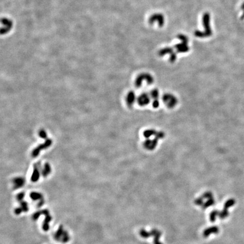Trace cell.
Masks as SVG:
<instances>
[{
	"label": "cell",
	"mask_w": 244,
	"mask_h": 244,
	"mask_svg": "<svg viewBox=\"0 0 244 244\" xmlns=\"http://www.w3.org/2000/svg\"><path fill=\"white\" fill-rule=\"evenodd\" d=\"M159 96V92L156 90H153L151 92V97L152 98H157Z\"/></svg>",
	"instance_id": "cell-11"
},
{
	"label": "cell",
	"mask_w": 244,
	"mask_h": 244,
	"mask_svg": "<svg viewBox=\"0 0 244 244\" xmlns=\"http://www.w3.org/2000/svg\"><path fill=\"white\" fill-rule=\"evenodd\" d=\"M25 183V180L23 179L22 178H16L14 180V183L15 186L18 188L20 187L24 184Z\"/></svg>",
	"instance_id": "cell-9"
},
{
	"label": "cell",
	"mask_w": 244,
	"mask_h": 244,
	"mask_svg": "<svg viewBox=\"0 0 244 244\" xmlns=\"http://www.w3.org/2000/svg\"><path fill=\"white\" fill-rule=\"evenodd\" d=\"M1 23L2 25V27L1 28V34H5L8 32L13 26V23L11 20L7 19L4 18L1 20Z\"/></svg>",
	"instance_id": "cell-2"
},
{
	"label": "cell",
	"mask_w": 244,
	"mask_h": 244,
	"mask_svg": "<svg viewBox=\"0 0 244 244\" xmlns=\"http://www.w3.org/2000/svg\"><path fill=\"white\" fill-rule=\"evenodd\" d=\"M41 166L39 163H37L35 165L34 169L33 171V174L32 175L31 180L33 181H37V180L39 179L40 175V171H41Z\"/></svg>",
	"instance_id": "cell-4"
},
{
	"label": "cell",
	"mask_w": 244,
	"mask_h": 244,
	"mask_svg": "<svg viewBox=\"0 0 244 244\" xmlns=\"http://www.w3.org/2000/svg\"><path fill=\"white\" fill-rule=\"evenodd\" d=\"M150 101V96L148 95L143 94L140 96L138 98V102L139 105L142 106H145L148 105Z\"/></svg>",
	"instance_id": "cell-5"
},
{
	"label": "cell",
	"mask_w": 244,
	"mask_h": 244,
	"mask_svg": "<svg viewBox=\"0 0 244 244\" xmlns=\"http://www.w3.org/2000/svg\"><path fill=\"white\" fill-rule=\"evenodd\" d=\"M52 143H53V141H52L51 139H46L45 142L44 143L39 145L38 146H37L32 151V153H31L32 157H34V158L37 157L40 154V152L42 150L46 149L48 148H49L50 146H51V145H52Z\"/></svg>",
	"instance_id": "cell-1"
},
{
	"label": "cell",
	"mask_w": 244,
	"mask_h": 244,
	"mask_svg": "<svg viewBox=\"0 0 244 244\" xmlns=\"http://www.w3.org/2000/svg\"><path fill=\"white\" fill-rule=\"evenodd\" d=\"M39 136L40 138L43 139H47V133L44 130H41L39 131Z\"/></svg>",
	"instance_id": "cell-10"
},
{
	"label": "cell",
	"mask_w": 244,
	"mask_h": 244,
	"mask_svg": "<svg viewBox=\"0 0 244 244\" xmlns=\"http://www.w3.org/2000/svg\"><path fill=\"white\" fill-rule=\"evenodd\" d=\"M51 166L48 163H46L44 164L43 169H42V174L44 176H46L51 172Z\"/></svg>",
	"instance_id": "cell-8"
},
{
	"label": "cell",
	"mask_w": 244,
	"mask_h": 244,
	"mask_svg": "<svg viewBox=\"0 0 244 244\" xmlns=\"http://www.w3.org/2000/svg\"><path fill=\"white\" fill-rule=\"evenodd\" d=\"M163 101L165 104L169 107H174L177 103V100L175 97L173 95L169 94L164 95L163 97Z\"/></svg>",
	"instance_id": "cell-3"
},
{
	"label": "cell",
	"mask_w": 244,
	"mask_h": 244,
	"mask_svg": "<svg viewBox=\"0 0 244 244\" xmlns=\"http://www.w3.org/2000/svg\"><path fill=\"white\" fill-rule=\"evenodd\" d=\"M135 101V95L133 92H130V93L126 97V101L127 105L129 106H132L134 104Z\"/></svg>",
	"instance_id": "cell-7"
},
{
	"label": "cell",
	"mask_w": 244,
	"mask_h": 244,
	"mask_svg": "<svg viewBox=\"0 0 244 244\" xmlns=\"http://www.w3.org/2000/svg\"><path fill=\"white\" fill-rule=\"evenodd\" d=\"M155 20H158L159 22V25L160 26L163 25L164 23V18L163 16L160 14H157V15H153L150 19V23H151L153 22H154Z\"/></svg>",
	"instance_id": "cell-6"
}]
</instances>
